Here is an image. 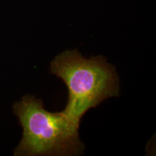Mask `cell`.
<instances>
[{"mask_svg":"<svg viewBox=\"0 0 156 156\" xmlns=\"http://www.w3.org/2000/svg\"><path fill=\"white\" fill-rule=\"evenodd\" d=\"M14 112L23 128L15 155H78L85 146L76 126L63 112L51 113L41 100L26 95L15 103Z\"/></svg>","mask_w":156,"mask_h":156,"instance_id":"7a4b0ae2","label":"cell"},{"mask_svg":"<svg viewBox=\"0 0 156 156\" xmlns=\"http://www.w3.org/2000/svg\"><path fill=\"white\" fill-rule=\"evenodd\" d=\"M51 73L67 85L69 99L62 112L77 126L90 108L105 99L119 96V80L116 69L101 56L87 59L77 50L65 51L51 62Z\"/></svg>","mask_w":156,"mask_h":156,"instance_id":"6da1fadb","label":"cell"}]
</instances>
